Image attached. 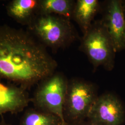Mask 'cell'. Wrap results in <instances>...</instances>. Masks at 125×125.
Returning a JSON list of instances; mask_svg holds the SVG:
<instances>
[{
    "instance_id": "1",
    "label": "cell",
    "mask_w": 125,
    "mask_h": 125,
    "mask_svg": "<svg viewBox=\"0 0 125 125\" xmlns=\"http://www.w3.org/2000/svg\"><path fill=\"white\" fill-rule=\"evenodd\" d=\"M56 61L26 33L0 28V78L32 85L52 75Z\"/></svg>"
},
{
    "instance_id": "2",
    "label": "cell",
    "mask_w": 125,
    "mask_h": 125,
    "mask_svg": "<svg viewBox=\"0 0 125 125\" xmlns=\"http://www.w3.org/2000/svg\"><path fill=\"white\" fill-rule=\"evenodd\" d=\"M98 97L94 84L81 80H73L68 83L63 107V115L67 125L82 123Z\"/></svg>"
},
{
    "instance_id": "3",
    "label": "cell",
    "mask_w": 125,
    "mask_h": 125,
    "mask_svg": "<svg viewBox=\"0 0 125 125\" xmlns=\"http://www.w3.org/2000/svg\"><path fill=\"white\" fill-rule=\"evenodd\" d=\"M81 47L94 66H103L108 71L113 69L116 52L102 24L91 26L84 34Z\"/></svg>"
},
{
    "instance_id": "4",
    "label": "cell",
    "mask_w": 125,
    "mask_h": 125,
    "mask_svg": "<svg viewBox=\"0 0 125 125\" xmlns=\"http://www.w3.org/2000/svg\"><path fill=\"white\" fill-rule=\"evenodd\" d=\"M68 83L60 74L52 75L40 84L33 99L37 108L52 114L66 124L63 115V107L67 92Z\"/></svg>"
},
{
    "instance_id": "5",
    "label": "cell",
    "mask_w": 125,
    "mask_h": 125,
    "mask_svg": "<svg viewBox=\"0 0 125 125\" xmlns=\"http://www.w3.org/2000/svg\"><path fill=\"white\" fill-rule=\"evenodd\" d=\"M36 35L52 48L65 46L74 39V31L69 19L52 14H43L33 25Z\"/></svg>"
},
{
    "instance_id": "6",
    "label": "cell",
    "mask_w": 125,
    "mask_h": 125,
    "mask_svg": "<svg viewBox=\"0 0 125 125\" xmlns=\"http://www.w3.org/2000/svg\"><path fill=\"white\" fill-rule=\"evenodd\" d=\"M93 125H122L125 120L123 103L112 93L98 96L87 118Z\"/></svg>"
},
{
    "instance_id": "7",
    "label": "cell",
    "mask_w": 125,
    "mask_h": 125,
    "mask_svg": "<svg viewBox=\"0 0 125 125\" xmlns=\"http://www.w3.org/2000/svg\"><path fill=\"white\" fill-rule=\"evenodd\" d=\"M102 24L116 52L125 50V17L122 0H111L108 2Z\"/></svg>"
},
{
    "instance_id": "8",
    "label": "cell",
    "mask_w": 125,
    "mask_h": 125,
    "mask_svg": "<svg viewBox=\"0 0 125 125\" xmlns=\"http://www.w3.org/2000/svg\"><path fill=\"white\" fill-rule=\"evenodd\" d=\"M25 89L0 83V115L21 112L28 106L30 100Z\"/></svg>"
},
{
    "instance_id": "9",
    "label": "cell",
    "mask_w": 125,
    "mask_h": 125,
    "mask_svg": "<svg viewBox=\"0 0 125 125\" xmlns=\"http://www.w3.org/2000/svg\"><path fill=\"white\" fill-rule=\"evenodd\" d=\"M97 0H78L75 5L72 15L84 34L91 27V22L99 9Z\"/></svg>"
},
{
    "instance_id": "10",
    "label": "cell",
    "mask_w": 125,
    "mask_h": 125,
    "mask_svg": "<svg viewBox=\"0 0 125 125\" xmlns=\"http://www.w3.org/2000/svg\"><path fill=\"white\" fill-rule=\"evenodd\" d=\"M74 6L71 0H43L40 1L39 9L42 14L55 13L69 19L72 15Z\"/></svg>"
},
{
    "instance_id": "11",
    "label": "cell",
    "mask_w": 125,
    "mask_h": 125,
    "mask_svg": "<svg viewBox=\"0 0 125 125\" xmlns=\"http://www.w3.org/2000/svg\"><path fill=\"white\" fill-rule=\"evenodd\" d=\"M62 124L64 123L55 115L34 109H28L21 121V125H61Z\"/></svg>"
},
{
    "instance_id": "12",
    "label": "cell",
    "mask_w": 125,
    "mask_h": 125,
    "mask_svg": "<svg viewBox=\"0 0 125 125\" xmlns=\"http://www.w3.org/2000/svg\"><path fill=\"white\" fill-rule=\"evenodd\" d=\"M39 2L36 0H13L8 7V13L17 20L25 21L31 16L37 9H39Z\"/></svg>"
},
{
    "instance_id": "13",
    "label": "cell",
    "mask_w": 125,
    "mask_h": 125,
    "mask_svg": "<svg viewBox=\"0 0 125 125\" xmlns=\"http://www.w3.org/2000/svg\"><path fill=\"white\" fill-rule=\"evenodd\" d=\"M0 125H11L10 124H8L5 122V121L3 120V119H2L1 121H0Z\"/></svg>"
},
{
    "instance_id": "14",
    "label": "cell",
    "mask_w": 125,
    "mask_h": 125,
    "mask_svg": "<svg viewBox=\"0 0 125 125\" xmlns=\"http://www.w3.org/2000/svg\"><path fill=\"white\" fill-rule=\"evenodd\" d=\"M122 5H123V8L125 17V0H122Z\"/></svg>"
},
{
    "instance_id": "15",
    "label": "cell",
    "mask_w": 125,
    "mask_h": 125,
    "mask_svg": "<svg viewBox=\"0 0 125 125\" xmlns=\"http://www.w3.org/2000/svg\"><path fill=\"white\" fill-rule=\"evenodd\" d=\"M92 125V124H90V123H89V122L88 123H83L82 122V123H79V124H76V125Z\"/></svg>"
},
{
    "instance_id": "16",
    "label": "cell",
    "mask_w": 125,
    "mask_h": 125,
    "mask_svg": "<svg viewBox=\"0 0 125 125\" xmlns=\"http://www.w3.org/2000/svg\"><path fill=\"white\" fill-rule=\"evenodd\" d=\"M61 125H68L67 124H62Z\"/></svg>"
}]
</instances>
